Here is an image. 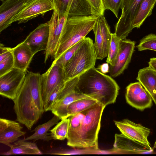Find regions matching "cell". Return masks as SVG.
<instances>
[{
    "label": "cell",
    "instance_id": "cell-1",
    "mask_svg": "<svg viewBox=\"0 0 156 156\" xmlns=\"http://www.w3.org/2000/svg\"><path fill=\"white\" fill-rule=\"evenodd\" d=\"M38 73L27 71L25 80L12 100L16 120L24 125L29 130L41 117L44 112Z\"/></svg>",
    "mask_w": 156,
    "mask_h": 156
},
{
    "label": "cell",
    "instance_id": "cell-2",
    "mask_svg": "<svg viewBox=\"0 0 156 156\" xmlns=\"http://www.w3.org/2000/svg\"><path fill=\"white\" fill-rule=\"evenodd\" d=\"M76 89L105 107L115 102L120 88L112 77L94 67L79 76Z\"/></svg>",
    "mask_w": 156,
    "mask_h": 156
},
{
    "label": "cell",
    "instance_id": "cell-3",
    "mask_svg": "<svg viewBox=\"0 0 156 156\" xmlns=\"http://www.w3.org/2000/svg\"><path fill=\"white\" fill-rule=\"evenodd\" d=\"M105 107L97 102L81 112L77 130L71 147L99 149L98 134L102 114Z\"/></svg>",
    "mask_w": 156,
    "mask_h": 156
},
{
    "label": "cell",
    "instance_id": "cell-4",
    "mask_svg": "<svg viewBox=\"0 0 156 156\" xmlns=\"http://www.w3.org/2000/svg\"><path fill=\"white\" fill-rule=\"evenodd\" d=\"M98 16H76L68 17L64 27L58 45L54 56L58 58L69 48L79 42L92 30Z\"/></svg>",
    "mask_w": 156,
    "mask_h": 156
},
{
    "label": "cell",
    "instance_id": "cell-5",
    "mask_svg": "<svg viewBox=\"0 0 156 156\" xmlns=\"http://www.w3.org/2000/svg\"><path fill=\"white\" fill-rule=\"evenodd\" d=\"M96 60L93 41L90 37H85L82 44L64 68L66 81L78 77L94 67Z\"/></svg>",
    "mask_w": 156,
    "mask_h": 156
},
{
    "label": "cell",
    "instance_id": "cell-6",
    "mask_svg": "<svg viewBox=\"0 0 156 156\" xmlns=\"http://www.w3.org/2000/svg\"><path fill=\"white\" fill-rule=\"evenodd\" d=\"M78 78H75L66 81L58 94L51 111L61 119L66 118L68 106L73 102L80 99L90 98L79 91L76 89Z\"/></svg>",
    "mask_w": 156,
    "mask_h": 156
},
{
    "label": "cell",
    "instance_id": "cell-7",
    "mask_svg": "<svg viewBox=\"0 0 156 156\" xmlns=\"http://www.w3.org/2000/svg\"><path fill=\"white\" fill-rule=\"evenodd\" d=\"M141 0H122V14L115 28V34L120 40L126 38L133 29L132 24Z\"/></svg>",
    "mask_w": 156,
    "mask_h": 156
},
{
    "label": "cell",
    "instance_id": "cell-8",
    "mask_svg": "<svg viewBox=\"0 0 156 156\" xmlns=\"http://www.w3.org/2000/svg\"><path fill=\"white\" fill-rule=\"evenodd\" d=\"M68 18L67 14L60 15L55 9L48 21L49 35L48 44L45 51L44 62L50 57L54 56L56 51L65 24Z\"/></svg>",
    "mask_w": 156,
    "mask_h": 156
},
{
    "label": "cell",
    "instance_id": "cell-9",
    "mask_svg": "<svg viewBox=\"0 0 156 156\" xmlns=\"http://www.w3.org/2000/svg\"><path fill=\"white\" fill-rule=\"evenodd\" d=\"M26 71L14 68L0 76V95L12 100L25 80Z\"/></svg>",
    "mask_w": 156,
    "mask_h": 156
},
{
    "label": "cell",
    "instance_id": "cell-10",
    "mask_svg": "<svg viewBox=\"0 0 156 156\" xmlns=\"http://www.w3.org/2000/svg\"><path fill=\"white\" fill-rule=\"evenodd\" d=\"M66 82L64 69L52 63L47 71L41 75V91L44 104L56 87Z\"/></svg>",
    "mask_w": 156,
    "mask_h": 156
},
{
    "label": "cell",
    "instance_id": "cell-11",
    "mask_svg": "<svg viewBox=\"0 0 156 156\" xmlns=\"http://www.w3.org/2000/svg\"><path fill=\"white\" fill-rule=\"evenodd\" d=\"M55 9L52 0H31L14 17L12 23H25L39 15L43 16L48 11Z\"/></svg>",
    "mask_w": 156,
    "mask_h": 156
},
{
    "label": "cell",
    "instance_id": "cell-12",
    "mask_svg": "<svg viewBox=\"0 0 156 156\" xmlns=\"http://www.w3.org/2000/svg\"><path fill=\"white\" fill-rule=\"evenodd\" d=\"M114 122L117 127L125 136L149 148L152 149L147 139L150 132L149 129L127 119Z\"/></svg>",
    "mask_w": 156,
    "mask_h": 156
},
{
    "label": "cell",
    "instance_id": "cell-13",
    "mask_svg": "<svg viewBox=\"0 0 156 156\" xmlns=\"http://www.w3.org/2000/svg\"><path fill=\"white\" fill-rule=\"evenodd\" d=\"M55 9L61 15L67 14L68 17L94 15L88 0H52Z\"/></svg>",
    "mask_w": 156,
    "mask_h": 156
},
{
    "label": "cell",
    "instance_id": "cell-14",
    "mask_svg": "<svg viewBox=\"0 0 156 156\" xmlns=\"http://www.w3.org/2000/svg\"><path fill=\"white\" fill-rule=\"evenodd\" d=\"M125 98L129 105L140 111L152 105L151 97L139 82L131 83L126 87Z\"/></svg>",
    "mask_w": 156,
    "mask_h": 156
},
{
    "label": "cell",
    "instance_id": "cell-15",
    "mask_svg": "<svg viewBox=\"0 0 156 156\" xmlns=\"http://www.w3.org/2000/svg\"><path fill=\"white\" fill-rule=\"evenodd\" d=\"M135 42L126 38L120 40L119 54L113 65H109V73L113 78L121 74L128 67L134 51Z\"/></svg>",
    "mask_w": 156,
    "mask_h": 156
},
{
    "label": "cell",
    "instance_id": "cell-16",
    "mask_svg": "<svg viewBox=\"0 0 156 156\" xmlns=\"http://www.w3.org/2000/svg\"><path fill=\"white\" fill-rule=\"evenodd\" d=\"M31 0H5L0 6V32L12 23V20Z\"/></svg>",
    "mask_w": 156,
    "mask_h": 156
},
{
    "label": "cell",
    "instance_id": "cell-17",
    "mask_svg": "<svg viewBox=\"0 0 156 156\" xmlns=\"http://www.w3.org/2000/svg\"><path fill=\"white\" fill-rule=\"evenodd\" d=\"M49 27L48 22L39 25L31 32L24 41L30 46L35 55L45 50L49 40Z\"/></svg>",
    "mask_w": 156,
    "mask_h": 156
},
{
    "label": "cell",
    "instance_id": "cell-18",
    "mask_svg": "<svg viewBox=\"0 0 156 156\" xmlns=\"http://www.w3.org/2000/svg\"><path fill=\"white\" fill-rule=\"evenodd\" d=\"M23 127L19 122L5 119H0V142L10 147L11 144L26 133L22 131Z\"/></svg>",
    "mask_w": 156,
    "mask_h": 156
},
{
    "label": "cell",
    "instance_id": "cell-19",
    "mask_svg": "<svg viewBox=\"0 0 156 156\" xmlns=\"http://www.w3.org/2000/svg\"><path fill=\"white\" fill-rule=\"evenodd\" d=\"M113 147L115 151L123 154H147L153 151V149L128 138L122 133L115 134Z\"/></svg>",
    "mask_w": 156,
    "mask_h": 156
},
{
    "label": "cell",
    "instance_id": "cell-20",
    "mask_svg": "<svg viewBox=\"0 0 156 156\" xmlns=\"http://www.w3.org/2000/svg\"><path fill=\"white\" fill-rule=\"evenodd\" d=\"M14 68L27 71L34 54L29 45L24 41L12 48Z\"/></svg>",
    "mask_w": 156,
    "mask_h": 156
},
{
    "label": "cell",
    "instance_id": "cell-21",
    "mask_svg": "<svg viewBox=\"0 0 156 156\" xmlns=\"http://www.w3.org/2000/svg\"><path fill=\"white\" fill-rule=\"evenodd\" d=\"M136 80L151 96L156 105V72L149 66L140 69Z\"/></svg>",
    "mask_w": 156,
    "mask_h": 156
},
{
    "label": "cell",
    "instance_id": "cell-22",
    "mask_svg": "<svg viewBox=\"0 0 156 156\" xmlns=\"http://www.w3.org/2000/svg\"><path fill=\"white\" fill-rule=\"evenodd\" d=\"M24 139H20L14 142L10 149L1 154L10 155L16 154L41 155L42 152L34 142L28 141Z\"/></svg>",
    "mask_w": 156,
    "mask_h": 156
},
{
    "label": "cell",
    "instance_id": "cell-23",
    "mask_svg": "<svg viewBox=\"0 0 156 156\" xmlns=\"http://www.w3.org/2000/svg\"><path fill=\"white\" fill-rule=\"evenodd\" d=\"M60 119H61L59 117L54 115L47 122L38 125L33 130L34 132L32 135L23 139L25 140L34 141L40 140L49 141L52 138L51 135L49 136L50 133H48V132L52 126L57 124Z\"/></svg>",
    "mask_w": 156,
    "mask_h": 156
},
{
    "label": "cell",
    "instance_id": "cell-24",
    "mask_svg": "<svg viewBox=\"0 0 156 156\" xmlns=\"http://www.w3.org/2000/svg\"><path fill=\"white\" fill-rule=\"evenodd\" d=\"M156 0H141L132 24L133 28H140L151 14Z\"/></svg>",
    "mask_w": 156,
    "mask_h": 156
},
{
    "label": "cell",
    "instance_id": "cell-25",
    "mask_svg": "<svg viewBox=\"0 0 156 156\" xmlns=\"http://www.w3.org/2000/svg\"><path fill=\"white\" fill-rule=\"evenodd\" d=\"M98 23L103 40L105 55L107 57L111 39L110 27L104 15L98 16L96 20Z\"/></svg>",
    "mask_w": 156,
    "mask_h": 156
},
{
    "label": "cell",
    "instance_id": "cell-26",
    "mask_svg": "<svg viewBox=\"0 0 156 156\" xmlns=\"http://www.w3.org/2000/svg\"><path fill=\"white\" fill-rule=\"evenodd\" d=\"M97 102V101L90 98L81 99L73 102L67 108L66 118L88 109Z\"/></svg>",
    "mask_w": 156,
    "mask_h": 156
},
{
    "label": "cell",
    "instance_id": "cell-27",
    "mask_svg": "<svg viewBox=\"0 0 156 156\" xmlns=\"http://www.w3.org/2000/svg\"><path fill=\"white\" fill-rule=\"evenodd\" d=\"M58 122L52 129L50 130V135L55 140H63L67 136L69 125V118L63 119Z\"/></svg>",
    "mask_w": 156,
    "mask_h": 156
},
{
    "label": "cell",
    "instance_id": "cell-28",
    "mask_svg": "<svg viewBox=\"0 0 156 156\" xmlns=\"http://www.w3.org/2000/svg\"><path fill=\"white\" fill-rule=\"evenodd\" d=\"M84 39L67 50L58 58L54 60L52 63L58 65L64 69L83 43Z\"/></svg>",
    "mask_w": 156,
    "mask_h": 156
},
{
    "label": "cell",
    "instance_id": "cell-29",
    "mask_svg": "<svg viewBox=\"0 0 156 156\" xmlns=\"http://www.w3.org/2000/svg\"><path fill=\"white\" fill-rule=\"evenodd\" d=\"M95 35V41L94 43V49L97 59L102 60L105 58L104 52L103 40L99 27L96 22L92 30Z\"/></svg>",
    "mask_w": 156,
    "mask_h": 156
},
{
    "label": "cell",
    "instance_id": "cell-30",
    "mask_svg": "<svg viewBox=\"0 0 156 156\" xmlns=\"http://www.w3.org/2000/svg\"><path fill=\"white\" fill-rule=\"evenodd\" d=\"M120 40L115 33H112L111 39L107 56L106 62L109 65L114 64L119 53Z\"/></svg>",
    "mask_w": 156,
    "mask_h": 156
},
{
    "label": "cell",
    "instance_id": "cell-31",
    "mask_svg": "<svg viewBox=\"0 0 156 156\" xmlns=\"http://www.w3.org/2000/svg\"><path fill=\"white\" fill-rule=\"evenodd\" d=\"M139 51L149 50L156 51V35L153 34L146 36L137 46Z\"/></svg>",
    "mask_w": 156,
    "mask_h": 156
},
{
    "label": "cell",
    "instance_id": "cell-32",
    "mask_svg": "<svg viewBox=\"0 0 156 156\" xmlns=\"http://www.w3.org/2000/svg\"><path fill=\"white\" fill-rule=\"evenodd\" d=\"M65 83L64 82L58 85L51 93L46 101L44 104V112L51 111L58 94L64 87Z\"/></svg>",
    "mask_w": 156,
    "mask_h": 156
},
{
    "label": "cell",
    "instance_id": "cell-33",
    "mask_svg": "<svg viewBox=\"0 0 156 156\" xmlns=\"http://www.w3.org/2000/svg\"><path fill=\"white\" fill-rule=\"evenodd\" d=\"M14 68V60L12 52L8 56L0 60V76Z\"/></svg>",
    "mask_w": 156,
    "mask_h": 156
},
{
    "label": "cell",
    "instance_id": "cell-34",
    "mask_svg": "<svg viewBox=\"0 0 156 156\" xmlns=\"http://www.w3.org/2000/svg\"><path fill=\"white\" fill-rule=\"evenodd\" d=\"M105 10L111 11L117 18L122 0H102Z\"/></svg>",
    "mask_w": 156,
    "mask_h": 156
},
{
    "label": "cell",
    "instance_id": "cell-35",
    "mask_svg": "<svg viewBox=\"0 0 156 156\" xmlns=\"http://www.w3.org/2000/svg\"><path fill=\"white\" fill-rule=\"evenodd\" d=\"M90 3L94 15H104L105 10L102 0H88Z\"/></svg>",
    "mask_w": 156,
    "mask_h": 156
},
{
    "label": "cell",
    "instance_id": "cell-36",
    "mask_svg": "<svg viewBox=\"0 0 156 156\" xmlns=\"http://www.w3.org/2000/svg\"><path fill=\"white\" fill-rule=\"evenodd\" d=\"M100 72L104 74L109 72V66L108 63H104L99 65L97 69Z\"/></svg>",
    "mask_w": 156,
    "mask_h": 156
},
{
    "label": "cell",
    "instance_id": "cell-37",
    "mask_svg": "<svg viewBox=\"0 0 156 156\" xmlns=\"http://www.w3.org/2000/svg\"><path fill=\"white\" fill-rule=\"evenodd\" d=\"M148 64L149 66L156 72V57L151 58Z\"/></svg>",
    "mask_w": 156,
    "mask_h": 156
},
{
    "label": "cell",
    "instance_id": "cell-38",
    "mask_svg": "<svg viewBox=\"0 0 156 156\" xmlns=\"http://www.w3.org/2000/svg\"><path fill=\"white\" fill-rule=\"evenodd\" d=\"M156 148V140L155 141V142L154 143V147L153 149Z\"/></svg>",
    "mask_w": 156,
    "mask_h": 156
},
{
    "label": "cell",
    "instance_id": "cell-39",
    "mask_svg": "<svg viewBox=\"0 0 156 156\" xmlns=\"http://www.w3.org/2000/svg\"><path fill=\"white\" fill-rule=\"evenodd\" d=\"M1 0V1H3V0Z\"/></svg>",
    "mask_w": 156,
    "mask_h": 156
}]
</instances>
